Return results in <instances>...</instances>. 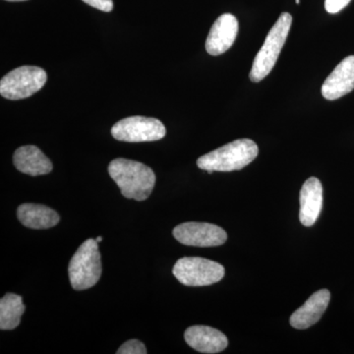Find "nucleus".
Instances as JSON below:
<instances>
[{"mask_svg":"<svg viewBox=\"0 0 354 354\" xmlns=\"http://www.w3.org/2000/svg\"><path fill=\"white\" fill-rule=\"evenodd\" d=\"M109 174L127 199L144 201L155 187V172L142 162L115 158L109 165Z\"/></svg>","mask_w":354,"mask_h":354,"instance_id":"f257e3e1","label":"nucleus"},{"mask_svg":"<svg viewBox=\"0 0 354 354\" xmlns=\"http://www.w3.org/2000/svg\"><path fill=\"white\" fill-rule=\"evenodd\" d=\"M259 149L250 139H239L198 158L197 165L209 174L214 171H241L257 158Z\"/></svg>","mask_w":354,"mask_h":354,"instance_id":"f03ea898","label":"nucleus"},{"mask_svg":"<svg viewBox=\"0 0 354 354\" xmlns=\"http://www.w3.org/2000/svg\"><path fill=\"white\" fill-rule=\"evenodd\" d=\"M292 17L290 13L283 12L270 30L262 48L254 59L249 78L254 83L260 82L271 73L285 46L290 32Z\"/></svg>","mask_w":354,"mask_h":354,"instance_id":"7ed1b4c3","label":"nucleus"},{"mask_svg":"<svg viewBox=\"0 0 354 354\" xmlns=\"http://www.w3.org/2000/svg\"><path fill=\"white\" fill-rule=\"evenodd\" d=\"M95 239H87L69 263L70 283L75 290H85L97 285L102 276L101 254Z\"/></svg>","mask_w":354,"mask_h":354,"instance_id":"20e7f679","label":"nucleus"},{"mask_svg":"<svg viewBox=\"0 0 354 354\" xmlns=\"http://www.w3.org/2000/svg\"><path fill=\"white\" fill-rule=\"evenodd\" d=\"M179 283L187 286H211L225 277V270L215 261L201 257H184L172 269Z\"/></svg>","mask_w":354,"mask_h":354,"instance_id":"39448f33","label":"nucleus"},{"mask_svg":"<svg viewBox=\"0 0 354 354\" xmlns=\"http://www.w3.org/2000/svg\"><path fill=\"white\" fill-rule=\"evenodd\" d=\"M46 71L38 66H21L0 81V94L7 100L27 99L39 92L46 82Z\"/></svg>","mask_w":354,"mask_h":354,"instance_id":"423d86ee","label":"nucleus"},{"mask_svg":"<svg viewBox=\"0 0 354 354\" xmlns=\"http://www.w3.org/2000/svg\"><path fill=\"white\" fill-rule=\"evenodd\" d=\"M167 134L165 125L157 118L130 116L116 122L111 135L118 141L129 143L158 141Z\"/></svg>","mask_w":354,"mask_h":354,"instance_id":"0eeeda50","label":"nucleus"},{"mask_svg":"<svg viewBox=\"0 0 354 354\" xmlns=\"http://www.w3.org/2000/svg\"><path fill=\"white\" fill-rule=\"evenodd\" d=\"M174 239L184 245L215 247L225 244L227 234L223 228L207 223H184L174 227Z\"/></svg>","mask_w":354,"mask_h":354,"instance_id":"6e6552de","label":"nucleus"},{"mask_svg":"<svg viewBox=\"0 0 354 354\" xmlns=\"http://www.w3.org/2000/svg\"><path fill=\"white\" fill-rule=\"evenodd\" d=\"M239 32V21L232 14L221 15L209 30L206 50L213 57L223 55L230 50Z\"/></svg>","mask_w":354,"mask_h":354,"instance_id":"1a4fd4ad","label":"nucleus"},{"mask_svg":"<svg viewBox=\"0 0 354 354\" xmlns=\"http://www.w3.org/2000/svg\"><path fill=\"white\" fill-rule=\"evenodd\" d=\"M354 90V55L344 58L328 76L322 86V95L335 101Z\"/></svg>","mask_w":354,"mask_h":354,"instance_id":"9d476101","label":"nucleus"},{"mask_svg":"<svg viewBox=\"0 0 354 354\" xmlns=\"http://www.w3.org/2000/svg\"><path fill=\"white\" fill-rule=\"evenodd\" d=\"M188 346L202 353H218L228 346V339L221 330L208 326H192L184 333Z\"/></svg>","mask_w":354,"mask_h":354,"instance_id":"9b49d317","label":"nucleus"},{"mask_svg":"<svg viewBox=\"0 0 354 354\" xmlns=\"http://www.w3.org/2000/svg\"><path fill=\"white\" fill-rule=\"evenodd\" d=\"M330 300L329 290L316 291L308 298L306 302L290 316L291 327L297 330H305L315 325L325 313Z\"/></svg>","mask_w":354,"mask_h":354,"instance_id":"f8f14e48","label":"nucleus"},{"mask_svg":"<svg viewBox=\"0 0 354 354\" xmlns=\"http://www.w3.org/2000/svg\"><path fill=\"white\" fill-rule=\"evenodd\" d=\"M300 223L304 227H312L318 220L322 211V183L316 177H310L305 181L300 191Z\"/></svg>","mask_w":354,"mask_h":354,"instance_id":"ddd939ff","label":"nucleus"},{"mask_svg":"<svg viewBox=\"0 0 354 354\" xmlns=\"http://www.w3.org/2000/svg\"><path fill=\"white\" fill-rule=\"evenodd\" d=\"M13 164L23 174L31 176H44L53 171V164L41 149L32 145L22 146L15 151Z\"/></svg>","mask_w":354,"mask_h":354,"instance_id":"4468645a","label":"nucleus"},{"mask_svg":"<svg viewBox=\"0 0 354 354\" xmlns=\"http://www.w3.org/2000/svg\"><path fill=\"white\" fill-rule=\"evenodd\" d=\"M17 216L24 227L32 230H48L55 227L60 221V216L55 209L31 203L20 205Z\"/></svg>","mask_w":354,"mask_h":354,"instance_id":"2eb2a0df","label":"nucleus"},{"mask_svg":"<svg viewBox=\"0 0 354 354\" xmlns=\"http://www.w3.org/2000/svg\"><path fill=\"white\" fill-rule=\"evenodd\" d=\"M25 310L26 307L20 295L6 293L0 300V329H16L20 325L21 317Z\"/></svg>","mask_w":354,"mask_h":354,"instance_id":"dca6fc26","label":"nucleus"},{"mask_svg":"<svg viewBox=\"0 0 354 354\" xmlns=\"http://www.w3.org/2000/svg\"><path fill=\"white\" fill-rule=\"evenodd\" d=\"M118 354H147L146 346L138 339H130L116 351Z\"/></svg>","mask_w":354,"mask_h":354,"instance_id":"f3484780","label":"nucleus"},{"mask_svg":"<svg viewBox=\"0 0 354 354\" xmlns=\"http://www.w3.org/2000/svg\"><path fill=\"white\" fill-rule=\"evenodd\" d=\"M82 1L104 12H111L113 9V0H82Z\"/></svg>","mask_w":354,"mask_h":354,"instance_id":"a211bd4d","label":"nucleus"},{"mask_svg":"<svg viewBox=\"0 0 354 354\" xmlns=\"http://www.w3.org/2000/svg\"><path fill=\"white\" fill-rule=\"evenodd\" d=\"M349 2L351 0H326L325 8L330 14L337 13L348 6Z\"/></svg>","mask_w":354,"mask_h":354,"instance_id":"6ab92c4d","label":"nucleus"},{"mask_svg":"<svg viewBox=\"0 0 354 354\" xmlns=\"http://www.w3.org/2000/svg\"><path fill=\"white\" fill-rule=\"evenodd\" d=\"M95 241H97V243H100V242L102 241V236L97 237V239H95Z\"/></svg>","mask_w":354,"mask_h":354,"instance_id":"aec40b11","label":"nucleus"},{"mask_svg":"<svg viewBox=\"0 0 354 354\" xmlns=\"http://www.w3.org/2000/svg\"><path fill=\"white\" fill-rule=\"evenodd\" d=\"M6 1H11V2L26 1V0H6Z\"/></svg>","mask_w":354,"mask_h":354,"instance_id":"412c9836","label":"nucleus"},{"mask_svg":"<svg viewBox=\"0 0 354 354\" xmlns=\"http://www.w3.org/2000/svg\"><path fill=\"white\" fill-rule=\"evenodd\" d=\"M295 2H297V4H299L300 3L299 0H295Z\"/></svg>","mask_w":354,"mask_h":354,"instance_id":"4be33fe9","label":"nucleus"}]
</instances>
